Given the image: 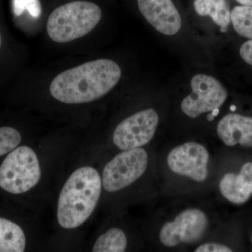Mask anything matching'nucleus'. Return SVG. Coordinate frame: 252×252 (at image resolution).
Instances as JSON below:
<instances>
[{"mask_svg": "<svg viewBox=\"0 0 252 252\" xmlns=\"http://www.w3.org/2000/svg\"><path fill=\"white\" fill-rule=\"evenodd\" d=\"M195 252H231L233 250L225 245L218 243H205L200 245Z\"/></svg>", "mask_w": 252, "mask_h": 252, "instance_id": "obj_19", "label": "nucleus"}, {"mask_svg": "<svg viewBox=\"0 0 252 252\" xmlns=\"http://www.w3.org/2000/svg\"><path fill=\"white\" fill-rule=\"evenodd\" d=\"M13 9L16 16H21L25 10H28L34 18L39 17L41 11L39 0H13Z\"/></svg>", "mask_w": 252, "mask_h": 252, "instance_id": "obj_18", "label": "nucleus"}, {"mask_svg": "<svg viewBox=\"0 0 252 252\" xmlns=\"http://www.w3.org/2000/svg\"><path fill=\"white\" fill-rule=\"evenodd\" d=\"M21 142L20 132L11 127H0V157L9 153Z\"/></svg>", "mask_w": 252, "mask_h": 252, "instance_id": "obj_17", "label": "nucleus"}, {"mask_svg": "<svg viewBox=\"0 0 252 252\" xmlns=\"http://www.w3.org/2000/svg\"><path fill=\"white\" fill-rule=\"evenodd\" d=\"M217 135L226 146L252 147V117L230 114L219 123Z\"/></svg>", "mask_w": 252, "mask_h": 252, "instance_id": "obj_11", "label": "nucleus"}, {"mask_svg": "<svg viewBox=\"0 0 252 252\" xmlns=\"http://www.w3.org/2000/svg\"><path fill=\"white\" fill-rule=\"evenodd\" d=\"M230 19L240 35L252 39V6H238L232 10Z\"/></svg>", "mask_w": 252, "mask_h": 252, "instance_id": "obj_16", "label": "nucleus"}, {"mask_svg": "<svg viewBox=\"0 0 252 252\" xmlns=\"http://www.w3.org/2000/svg\"><path fill=\"white\" fill-rule=\"evenodd\" d=\"M127 237L122 230L112 228L100 235L94 243V252H123L127 248Z\"/></svg>", "mask_w": 252, "mask_h": 252, "instance_id": "obj_15", "label": "nucleus"}, {"mask_svg": "<svg viewBox=\"0 0 252 252\" xmlns=\"http://www.w3.org/2000/svg\"><path fill=\"white\" fill-rule=\"evenodd\" d=\"M148 165V154L144 149L125 150L116 156L104 167L102 187L117 192L126 188L144 175Z\"/></svg>", "mask_w": 252, "mask_h": 252, "instance_id": "obj_5", "label": "nucleus"}, {"mask_svg": "<svg viewBox=\"0 0 252 252\" xmlns=\"http://www.w3.org/2000/svg\"><path fill=\"white\" fill-rule=\"evenodd\" d=\"M122 74L114 61L95 60L59 74L50 85V94L63 103H89L110 92Z\"/></svg>", "mask_w": 252, "mask_h": 252, "instance_id": "obj_1", "label": "nucleus"}, {"mask_svg": "<svg viewBox=\"0 0 252 252\" xmlns=\"http://www.w3.org/2000/svg\"></svg>", "mask_w": 252, "mask_h": 252, "instance_id": "obj_23", "label": "nucleus"}, {"mask_svg": "<svg viewBox=\"0 0 252 252\" xmlns=\"http://www.w3.org/2000/svg\"><path fill=\"white\" fill-rule=\"evenodd\" d=\"M40 164L34 151L28 146L16 147L0 166V187L8 193L29 191L40 181Z\"/></svg>", "mask_w": 252, "mask_h": 252, "instance_id": "obj_4", "label": "nucleus"}, {"mask_svg": "<svg viewBox=\"0 0 252 252\" xmlns=\"http://www.w3.org/2000/svg\"><path fill=\"white\" fill-rule=\"evenodd\" d=\"M158 123V114L154 109L135 113L117 126L113 142L123 151L143 147L153 139Z\"/></svg>", "mask_w": 252, "mask_h": 252, "instance_id": "obj_7", "label": "nucleus"}, {"mask_svg": "<svg viewBox=\"0 0 252 252\" xmlns=\"http://www.w3.org/2000/svg\"><path fill=\"white\" fill-rule=\"evenodd\" d=\"M192 92L182 100L181 109L186 115L195 119L204 113L219 110L228 93L216 78L199 74L190 80Z\"/></svg>", "mask_w": 252, "mask_h": 252, "instance_id": "obj_6", "label": "nucleus"}, {"mask_svg": "<svg viewBox=\"0 0 252 252\" xmlns=\"http://www.w3.org/2000/svg\"><path fill=\"white\" fill-rule=\"evenodd\" d=\"M101 18L102 11L97 4L86 1H72L50 14L46 31L53 41L69 42L91 32Z\"/></svg>", "mask_w": 252, "mask_h": 252, "instance_id": "obj_3", "label": "nucleus"}, {"mask_svg": "<svg viewBox=\"0 0 252 252\" xmlns=\"http://www.w3.org/2000/svg\"><path fill=\"white\" fill-rule=\"evenodd\" d=\"M102 188V177L94 167H81L73 172L60 193L59 225L65 229H74L85 223L98 203Z\"/></svg>", "mask_w": 252, "mask_h": 252, "instance_id": "obj_2", "label": "nucleus"}, {"mask_svg": "<svg viewBox=\"0 0 252 252\" xmlns=\"http://www.w3.org/2000/svg\"><path fill=\"white\" fill-rule=\"evenodd\" d=\"M209 153L206 148L196 142L178 146L167 156V165L177 175L202 182L208 175Z\"/></svg>", "mask_w": 252, "mask_h": 252, "instance_id": "obj_9", "label": "nucleus"}, {"mask_svg": "<svg viewBox=\"0 0 252 252\" xmlns=\"http://www.w3.org/2000/svg\"><path fill=\"white\" fill-rule=\"evenodd\" d=\"M208 227V219L198 209H189L177 215L175 220L162 225L160 243L167 248L181 243L193 244L199 241Z\"/></svg>", "mask_w": 252, "mask_h": 252, "instance_id": "obj_8", "label": "nucleus"}, {"mask_svg": "<svg viewBox=\"0 0 252 252\" xmlns=\"http://www.w3.org/2000/svg\"><path fill=\"white\" fill-rule=\"evenodd\" d=\"M26 238L21 227L0 217V252H23Z\"/></svg>", "mask_w": 252, "mask_h": 252, "instance_id": "obj_14", "label": "nucleus"}, {"mask_svg": "<svg viewBox=\"0 0 252 252\" xmlns=\"http://www.w3.org/2000/svg\"><path fill=\"white\" fill-rule=\"evenodd\" d=\"M236 1L244 6H252V0H236Z\"/></svg>", "mask_w": 252, "mask_h": 252, "instance_id": "obj_21", "label": "nucleus"}, {"mask_svg": "<svg viewBox=\"0 0 252 252\" xmlns=\"http://www.w3.org/2000/svg\"><path fill=\"white\" fill-rule=\"evenodd\" d=\"M194 9L200 16L211 18L223 32L228 31L231 11L226 0H195Z\"/></svg>", "mask_w": 252, "mask_h": 252, "instance_id": "obj_13", "label": "nucleus"}, {"mask_svg": "<svg viewBox=\"0 0 252 252\" xmlns=\"http://www.w3.org/2000/svg\"><path fill=\"white\" fill-rule=\"evenodd\" d=\"M147 22L165 35H175L182 28V18L172 0H137Z\"/></svg>", "mask_w": 252, "mask_h": 252, "instance_id": "obj_10", "label": "nucleus"}, {"mask_svg": "<svg viewBox=\"0 0 252 252\" xmlns=\"http://www.w3.org/2000/svg\"><path fill=\"white\" fill-rule=\"evenodd\" d=\"M242 59L250 65H252V39L244 43L240 49Z\"/></svg>", "mask_w": 252, "mask_h": 252, "instance_id": "obj_20", "label": "nucleus"}, {"mask_svg": "<svg viewBox=\"0 0 252 252\" xmlns=\"http://www.w3.org/2000/svg\"><path fill=\"white\" fill-rule=\"evenodd\" d=\"M1 34H0V47H1Z\"/></svg>", "mask_w": 252, "mask_h": 252, "instance_id": "obj_22", "label": "nucleus"}, {"mask_svg": "<svg viewBox=\"0 0 252 252\" xmlns=\"http://www.w3.org/2000/svg\"><path fill=\"white\" fill-rule=\"evenodd\" d=\"M220 193L234 204L246 203L252 195V162L245 163L238 175L227 173L220 184Z\"/></svg>", "mask_w": 252, "mask_h": 252, "instance_id": "obj_12", "label": "nucleus"}]
</instances>
